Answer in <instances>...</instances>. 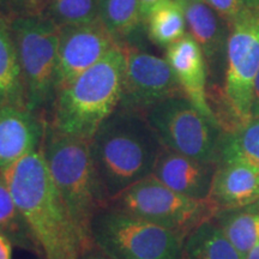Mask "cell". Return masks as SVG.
Listing matches in <instances>:
<instances>
[{
    "label": "cell",
    "mask_w": 259,
    "mask_h": 259,
    "mask_svg": "<svg viewBox=\"0 0 259 259\" xmlns=\"http://www.w3.org/2000/svg\"><path fill=\"white\" fill-rule=\"evenodd\" d=\"M82 259H108L106 255H103L101 252H87L85 254L83 255Z\"/></svg>",
    "instance_id": "29"
},
{
    "label": "cell",
    "mask_w": 259,
    "mask_h": 259,
    "mask_svg": "<svg viewBox=\"0 0 259 259\" xmlns=\"http://www.w3.org/2000/svg\"><path fill=\"white\" fill-rule=\"evenodd\" d=\"M184 259H244L213 220L203 222L185 238Z\"/></svg>",
    "instance_id": "18"
},
{
    "label": "cell",
    "mask_w": 259,
    "mask_h": 259,
    "mask_svg": "<svg viewBox=\"0 0 259 259\" xmlns=\"http://www.w3.org/2000/svg\"><path fill=\"white\" fill-rule=\"evenodd\" d=\"M40 14L59 28L100 21L99 0H41Z\"/></svg>",
    "instance_id": "22"
},
{
    "label": "cell",
    "mask_w": 259,
    "mask_h": 259,
    "mask_svg": "<svg viewBox=\"0 0 259 259\" xmlns=\"http://www.w3.org/2000/svg\"><path fill=\"white\" fill-rule=\"evenodd\" d=\"M108 205L179 233L184 238L218 212L210 199L189 198L168 189L153 176L128 187Z\"/></svg>",
    "instance_id": "9"
},
{
    "label": "cell",
    "mask_w": 259,
    "mask_h": 259,
    "mask_svg": "<svg viewBox=\"0 0 259 259\" xmlns=\"http://www.w3.org/2000/svg\"><path fill=\"white\" fill-rule=\"evenodd\" d=\"M259 116V71L257 77H255L253 97H252V107H251V118H257Z\"/></svg>",
    "instance_id": "27"
},
{
    "label": "cell",
    "mask_w": 259,
    "mask_h": 259,
    "mask_svg": "<svg viewBox=\"0 0 259 259\" xmlns=\"http://www.w3.org/2000/svg\"><path fill=\"white\" fill-rule=\"evenodd\" d=\"M148 35L162 47H168L186 35L184 5L179 0H161L147 15Z\"/></svg>",
    "instance_id": "19"
},
{
    "label": "cell",
    "mask_w": 259,
    "mask_h": 259,
    "mask_svg": "<svg viewBox=\"0 0 259 259\" xmlns=\"http://www.w3.org/2000/svg\"><path fill=\"white\" fill-rule=\"evenodd\" d=\"M183 5L189 4V3H194V2H204V0H179Z\"/></svg>",
    "instance_id": "32"
},
{
    "label": "cell",
    "mask_w": 259,
    "mask_h": 259,
    "mask_svg": "<svg viewBox=\"0 0 259 259\" xmlns=\"http://www.w3.org/2000/svg\"><path fill=\"white\" fill-rule=\"evenodd\" d=\"M221 158H239L259 169V116L223 132L219 160Z\"/></svg>",
    "instance_id": "21"
},
{
    "label": "cell",
    "mask_w": 259,
    "mask_h": 259,
    "mask_svg": "<svg viewBox=\"0 0 259 259\" xmlns=\"http://www.w3.org/2000/svg\"><path fill=\"white\" fill-rule=\"evenodd\" d=\"M0 232L4 233L11 242L25 250H35L34 241L27 226L19 213L12 194L0 173Z\"/></svg>",
    "instance_id": "23"
},
{
    "label": "cell",
    "mask_w": 259,
    "mask_h": 259,
    "mask_svg": "<svg viewBox=\"0 0 259 259\" xmlns=\"http://www.w3.org/2000/svg\"><path fill=\"white\" fill-rule=\"evenodd\" d=\"M121 48L125 54V71L119 106L145 114L168 97L184 95L166 59L143 51Z\"/></svg>",
    "instance_id": "10"
},
{
    "label": "cell",
    "mask_w": 259,
    "mask_h": 259,
    "mask_svg": "<svg viewBox=\"0 0 259 259\" xmlns=\"http://www.w3.org/2000/svg\"><path fill=\"white\" fill-rule=\"evenodd\" d=\"M228 27L238 21L248 8L244 0H204Z\"/></svg>",
    "instance_id": "24"
},
{
    "label": "cell",
    "mask_w": 259,
    "mask_h": 259,
    "mask_svg": "<svg viewBox=\"0 0 259 259\" xmlns=\"http://www.w3.org/2000/svg\"><path fill=\"white\" fill-rule=\"evenodd\" d=\"M89 231L108 259H184L183 235L113 206L94 216Z\"/></svg>",
    "instance_id": "5"
},
{
    "label": "cell",
    "mask_w": 259,
    "mask_h": 259,
    "mask_svg": "<svg viewBox=\"0 0 259 259\" xmlns=\"http://www.w3.org/2000/svg\"><path fill=\"white\" fill-rule=\"evenodd\" d=\"M184 11L191 37L200 47L206 63L215 66L227 51L228 25L205 2L185 4Z\"/></svg>",
    "instance_id": "16"
},
{
    "label": "cell",
    "mask_w": 259,
    "mask_h": 259,
    "mask_svg": "<svg viewBox=\"0 0 259 259\" xmlns=\"http://www.w3.org/2000/svg\"><path fill=\"white\" fill-rule=\"evenodd\" d=\"M226 77L222 92L223 132L251 119L252 97L259 71V8H248L231 27L226 51Z\"/></svg>",
    "instance_id": "7"
},
{
    "label": "cell",
    "mask_w": 259,
    "mask_h": 259,
    "mask_svg": "<svg viewBox=\"0 0 259 259\" xmlns=\"http://www.w3.org/2000/svg\"><path fill=\"white\" fill-rule=\"evenodd\" d=\"M99 18L116 42L134 34L144 22L139 0H99Z\"/></svg>",
    "instance_id": "20"
},
{
    "label": "cell",
    "mask_w": 259,
    "mask_h": 259,
    "mask_svg": "<svg viewBox=\"0 0 259 259\" xmlns=\"http://www.w3.org/2000/svg\"><path fill=\"white\" fill-rule=\"evenodd\" d=\"M161 0H139V5H141V11L143 15V18L145 19L147 15L150 12V10L154 8L155 5H157Z\"/></svg>",
    "instance_id": "28"
},
{
    "label": "cell",
    "mask_w": 259,
    "mask_h": 259,
    "mask_svg": "<svg viewBox=\"0 0 259 259\" xmlns=\"http://www.w3.org/2000/svg\"><path fill=\"white\" fill-rule=\"evenodd\" d=\"M90 144L108 204L153 174L163 148L144 113L120 106L97 128Z\"/></svg>",
    "instance_id": "2"
},
{
    "label": "cell",
    "mask_w": 259,
    "mask_h": 259,
    "mask_svg": "<svg viewBox=\"0 0 259 259\" xmlns=\"http://www.w3.org/2000/svg\"><path fill=\"white\" fill-rule=\"evenodd\" d=\"M36 12V0H0V14L9 19Z\"/></svg>",
    "instance_id": "25"
},
{
    "label": "cell",
    "mask_w": 259,
    "mask_h": 259,
    "mask_svg": "<svg viewBox=\"0 0 259 259\" xmlns=\"http://www.w3.org/2000/svg\"><path fill=\"white\" fill-rule=\"evenodd\" d=\"M27 108L25 89L10 19L0 14V107Z\"/></svg>",
    "instance_id": "17"
},
{
    "label": "cell",
    "mask_w": 259,
    "mask_h": 259,
    "mask_svg": "<svg viewBox=\"0 0 259 259\" xmlns=\"http://www.w3.org/2000/svg\"><path fill=\"white\" fill-rule=\"evenodd\" d=\"M36 252L45 259H82L93 241L73 219L52 179L42 149L0 170Z\"/></svg>",
    "instance_id": "1"
},
{
    "label": "cell",
    "mask_w": 259,
    "mask_h": 259,
    "mask_svg": "<svg viewBox=\"0 0 259 259\" xmlns=\"http://www.w3.org/2000/svg\"><path fill=\"white\" fill-rule=\"evenodd\" d=\"M215 169L216 164L194 160L163 147L151 176L183 196L206 200L211 192Z\"/></svg>",
    "instance_id": "12"
},
{
    "label": "cell",
    "mask_w": 259,
    "mask_h": 259,
    "mask_svg": "<svg viewBox=\"0 0 259 259\" xmlns=\"http://www.w3.org/2000/svg\"><path fill=\"white\" fill-rule=\"evenodd\" d=\"M166 57L184 95L202 114L219 122L209 105L206 92V61L197 42L190 34H186L167 47Z\"/></svg>",
    "instance_id": "13"
},
{
    "label": "cell",
    "mask_w": 259,
    "mask_h": 259,
    "mask_svg": "<svg viewBox=\"0 0 259 259\" xmlns=\"http://www.w3.org/2000/svg\"><path fill=\"white\" fill-rule=\"evenodd\" d=\"M124 71L125 54L118 45L92 69L57 93L52 127L92 141L97 128L120 105Z\"/></svg>",
    "instance_id": "3"
},
{
    "label": "cell",
    "mask_w": 259,
    "mask_h": 259,
    "mask_svg": "<svg viewBox=\"0 0 259 259\" xmlns=\"http://www.w3.org/2000/svg\"><path fill=\"white\" fill-rule=\"evenodd\" d=\"M12 242L4 233L0 232V259L12 258Z\"/></svg>",
    "instance_id": "26"
},
{
    "label": "cell",
    "mask_w": 259,
    "mask_h": 259,
    "mask_svg": "<svg viewBox=\"0 0 259 259\" xmlns=\"http://www.w3.org/2000/svg\"><path fill=\"white\" fill-rule=\"evenodd\" d=\"M40 3H41V0H36V4H37V11H38V8H40Z\"/></svg>",
    "instance_id": "33"
},
{
    "label": "cell",
    "mask_w": 259,
    "mask_h": 259,
    "mask_svg": "<svg viewBox=\"0 0 259 259\" xmlns=\"http://www.w3.org/2000/svg\"><path fill=\"white\" fill-rule=\"evenodd\" d=\"M145 116L163 147L205 163H218L223 130L185 95L156 103Z\"/></svg>",
    "instance_id": "8"
},
{
    "label": "cell",
    "mask_w": 259,
    "mask_h": 259,
    "mask_svg": "<svg viewBox=\"0 0 259 259\" xmlns=\"http://www.w3.org/2000/svg\"><path fill=\"white\" fill-rule=\"evenodd\" d=\"M244 2L247 8H250V9L259 8V0H244Z\"/></svg>",
    "instance_id": "31"
},
{
    "label": "cell",
    "mask_w": 259,
    "mask_h": 259,
    "mask_svg": "<svg viewBox=\"0 0 259 259\" xmlns=\"http://www.w3.org/2000/svg\"><path fill=\"white\" fill-rule=\"evenodd\" d=\"M25 89L27 108L36 113L54 102L60 28L40 14L10 19Z\"/></svg>",
    "instance_id": "6"
},
{
    "label": "cell",
    "mask_w": 259,
    "mask_h": 259,
    "mask_svg": "<svg viewBox=\"0 0 259 259\" xmlns=\"http://www.w3.org/2000/svg\"><path fill=\"white\" fill-rule=\"evenodd\" d=\"M41 149L52 179L73 219L90 238L94 216L108 206L97 176L90 139L61 134L50 127Z\"/></svg>",
    "instance_id": "4"
},
{
    "label": "cell",
    "mask_w": 259,
    "mask_h": 259,
    "mask_svg": "<svg viewBox=\"0 0 259 259\" xmlns=\"http://www.w3.org/2000/svg\"><path fill=\"white\" fill-rule=\"evenodd\" d=\"M245 259H259V241L253 246V248L248 252Z\"/></svg>",
    "instance_id": "30"
},
{
    "label": "cell",
    "mask_w": 259,
    "mask_h": 259,
    "mask_svg": "<svg viewBox=\"0 0 259 259\" xmlns=\"http://www.w3.org/2000/svg\"><path fill=\"white\" fill-rule=\"evenodd\" d=\"M45 134L44 125L28 108L0 107V170L38 150Z\"/></svg>",
    "instance_id": "14"
},
{
    "label": "cell",
    "mask_w": 259,
    "mask_h": 259,
    "mask_svg": "<svg viewBox=\"0 0 259 259\" xmlns=\"http://www.w3.org/2000/svg\"><path fill=\"white\" fill-rule=\"evenodd\" d=\"M118 45L100 21L60 28L57 93L92 69Z\"/></svg>",
    "instance_id": "11"
},
{
    "label": "cell",
    "mask_w": 259,
    "mask_h": 259,
    "mask_svg": "<svg viewBox=\"0 0 259 259\" xmlns=\"http://www.w3.org/2000/svg\"><path fill=\"white\" fill-rule=\"evenodd\" d=\"M209 199L218 211L257 202L259 169L239 158H221L216 163Z\"/></svg>",
    "instance_id": "15"
}]
</instances>
